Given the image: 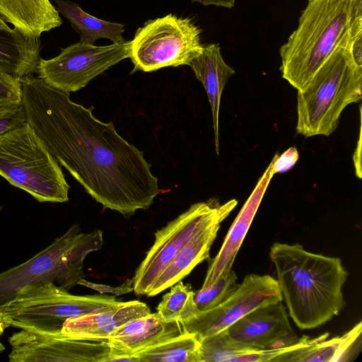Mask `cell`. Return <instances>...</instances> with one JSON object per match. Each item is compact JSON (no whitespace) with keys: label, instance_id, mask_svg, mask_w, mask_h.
<instances>
[{"label":"cell","instance_id":"cell-1","mask_svg":"<svg viewBox=\"0 0 362 362\" xmlns=\"http://www.w3.org/2000/svg\"><path fill=\"white\" fill-rule=\"evenodd\" d=\"M20 79L27 122L57 162L105 209L126 217L147 209L159 193L144 153L72 101L69 94L33 74Z\"/></svg>","mask_w":362,"mask_h":362},{"label":"cell","instance_id":"cell-2","mask_svg":"<svg viewBox=\"0 0 362 362\" xmlns=\"http://www.w3.org/2000/svg\"><path fill=\"white\" fill-rule=\"evenodd\" d=\"M269 257L289 316L300 329L317 327L345 307L348 273L339 257L305 250L299 243H275Z\"/></svg>","mask_w":362,"mask_h":362},{"label":"cell","instance_id":"cell-3","mask_svg":"<svg viewBox=\"0 0 362 362\" xmlns=\"http://www.w3.org/2000/svg\"><path fill=\"white\" fill-rule=\"evenodd\" d=\"M362 37V0H308L279 49L282 78L303 90L339 48Z\"/></svg>","mask_w":362,"mask_h":362},{"label":"cell","instance_id":"cell-4","mask_svg":"<svg viewBox=\"0 0 362 362\" xmlns=\"http://www.w3.org/2000/svg\"><path fill=\"white\" fill-rule=\"evenodd\" d=\"M352 45L337 49L307 86L298 91V134L329 136L337 128L343 110L361 100L362 66L354 59Z\"/></svg>","mask_w":362,"mask_h":362},{"label":"cell","instance_id":"cell-5","mask_svg":"<svg viewBox=\"0 0 362 362\" xmlns=\"http://www.w3.org/2000/svg\"><path fill=\"white\" fill-rule=\"evenodd\" d=\"M0 175L39 202L69 201L60 164L27 122L0 134Z\"/></svg>","mask_w":362,"mask_h":362},{"label":"cell","instance_id":"cell-6","mask_svg":"<svg viewBox=\"0 0 362 362\" xmlns=\"http://www.w3.org/2000/svg\"><path fill=\"white\" fill-rule=\"evenodd\" d=\"M99 229L82 233L75 224L26 262L0 273V306L26 286L49 281L67 291L84 277L83 260L103 245Z\"/></svg>","mask_w":362,"mask_h":362},{"label":"cell","instance_id":"cell-7","mask_svg":"<svg viewBox=\"0 0 362 362\" xmlns=\"http://www.w3.org/2000/svg\"><path fill=\"white\" fill-rule=\"evenodd\" d=\"M115 296L99 294L76 296L49 281L24 287L11 300L0 306V321L38 333L62 335L64 322L118 304Z\"/></svg>","mask_w":362,"mask_h":362},{"label":"cell","instance_id":"cell-8","mask_svg":"<svg viewBox=\"0 0 362 362\" xmlns=\"http://www.w3.org/2000/svg\"><path fill=\"white\" fill-rule=\"evenodd\" d=\"M202 29L191 18L169 13L146 21L131 40L132 72L187 65L202 52Z\"/></svg>","mask_w":362,"mask_h":362},{"label":"cell","instance_id":"cell-9","mask_svg":"<svg viewBox=\"0 0 362 362\" xmlns=\"http://www.w3.org/2000/svg\"><path fill=\"white\" fill-rule=\"evenodd\" d=\"M238 204L211 199L194 203L155 233V240L133 277L134 291L147 296L156 279L181 247L204 226L217 218L225 219Z\"/></svg>","mask_w":362,"mask_h":362},{"label":"cell","instance_id":"cell-10","mask_svg":"<svg viewBox=\"0 0 362 362\" xmlns=\"http://www.w3.org/2000/svg\"><path fill=\"white\" fill-rule=\"evenodd\" d=\"M131 41L96 46L78 42L62 49L57 56L40 59L37 76L47 85L70 94L84 88L111 66L129 58Z\"/></svg>","mask_w":362,"mask_h":362},{"label":"cell","instance_id":"cell-11","mask_svg":"<svg viewBox=\"0 0 362 362\" xmlns=\"http://www.w3.org/2000/svg\"><path fill=\"white\" fill-rule=\"evenodd\" d=\"M279 300L282 297L276 279L250 274L223 302L180 325L182 332L194 333L201 339L226 329L259 306Z\"/></svg>","mask_w":362,"mask_h":362},{"label":"cell","instance_id":"cell-12","mask_svg":"<svg viewBox=\"0 0 362 362\" xmlns=\"http://www.w3.org/2000/svg\"><path fill=\"white\" fill-rule=\"evenodd\" d=\"M10 362H106L107 341L76 339L21 329L8 337Z\"/></svg>","mask_w":362,"mask_h":362},{"label":"cell","instance_id":"cell-13","mask_svg":"<svg viewBox=\"0 0 362 362\" xmlns=\"http://www.w3.org/2000/svg\"><path fill=\"white\" fill-rule=\"evenodd\" d=\"M282 301L254 309L226 332L233 339L257 349H278L296 343L299 338L291 327Z\"/></svg>","mask_w":362,"mask_h":362},{"label":"cell","instance_id":"cell-14","mask_svg":"<svg viewBox=\"0 0 362 362\" xmlns=\"http://www.w3.org/2000/svg\"><path fill=\"white\" fill-rule=\"evenodd\" d=\"M274 160L273 157L232 223L219 252L209 264L202 288L212 284L219 278L228 275L232 270L239 249L274 175Z\"/></svg>","mask_w":362,"mask_h":362},{"label":"cell","instance_id":"cell-15","mask_svg":"<svg viewBox=\"0 0 362 362\" xmlns=\"http://www.w3.org/2000/svg\"><path fill=\"white\" fill-rule=\"evenodd\" d=\"M150 313V308L143 302L120 301L114 306L67 319L62 334L76 339L107 341L128 321Z\"/></svg>","mask_w":362,"mask_h":362},{"label":"cell","instance_id":"cell-16","mask_svg":"<svg viewBox=\"0 0 362 362\" xmlns=\"http://www.w3.org/2000/svg\"><path fill=\"white\" fill-rule=\"evenodd\" d=\"M182 332L180 322H167L156 313L132 319L119 327L107 340L110 349L134 355Z\"/></svg>","mask_w":362,"mask_h":362},{"label":"cell","instance_id":"cell-17","mask_svg":"<svg viewBox=\"0 0 362 362\" xmlns=\"http://www.w3.org/2000/svg\"><path fill=\"white\" fill-rule=\"evenodd\" d=\"M223 221L222 218L214 220L189 239L158 275L146 296H156L171 287L208 259Z\"/></svg>","mask_w":362,"mask_h":362},{"label":"cell","instance_id":"cell-18","mask_svg":"<svg viewBox=\"0 0 362 362\" xmlns=\"http://www.w3.org/2000/svg\"><path fill=\"white\" fill-rule=\"evenodd\" d=\"M189 66L207 93L212 113L215 150L218 155L221 99L224 87L235 70L224 61L219 45L214 43L204 46L202 53Z\"/></svg>","mask_w":362,"mask_h":362},{"label":"cell","instance_id":"cell-19","mask_svg":"<svg viewBox=\"0 0 362 362\" xmlns=\"http://www.w3.org/2000/svg\"><path fill=\"white\" fill-rule=\"evenodd\" d=\"M0 14L6 23L28 37L59 27L62 20L49 0H0Z\"/></svg>","mask_w":362,"mask_h":362},{"label":"cell","instance_id":"cell-20","mask_svg":"<svg viewBox=\"0 0 362 362\" xmlns=\"http://www.w3.org/2000/svg\"><path fill=\"white\" fill-rule=\"evenodd\" d=\"M362 322L345 334L327 339L329 333L320 335L313 343L291 353L286 362H344L354 360L361 348Z\"/></svg>","mask_w":362,"mask_h":362},{"label":"cell","instance_id":"cell-21","mask_svg":"<svg viewBox=\"0 0 362 362\" xmlns=\"http://www.w3.org/2000/svg\"><path fill=\"white\" fill-rule=\"evenodd\" d=\"M40 37H28L17 28L0 30V69L21 78L33 74L40 59Z\"/></svg>","mask_w":362,"mask_h":362},{"label":"cell","instance_id":"cell-22","mask_svg":"<svg viewBox=\"0 0 362 362\" xmlns=\"http://www.w3.org/2000/svg\"><path fill=\"white\" fill-rule=\"evenodd\" d=\"M272 349L248 346L230 337L226 329L200 339L199 362H264Z\"/></svg>","mask_w":362,"mask_h":362},{"label":"cell","instance_id":"cell-23","mask_svg":"<svg viewBox=\"0 0 362 362\" xmlns=\"http://www.w3.org/2000/svg\"><path fill=\"white\" fill-rule=\"evenodd\" d=\"M57 11L70 23L79 34L81 42L94 45L100 38L110 40L112 43L124 42V25L122 23L99 19L84 11L78 4L68 0H54Z\"/></svg>","mask_w":362,"mask_h":362},{"label":"cell","instance_id":"cell-24","mask_svg":"<svg viewBox=\"0 0 362 362\" xmlns=\"http://www.w3.org/2000/svg\"><path fill=\"white\" fill-rule=\"evenodd\" d=\"M199 346L197 334L182 332L134 356L138 362H199Z\"/></svg>","mask_w":362,"mask_h":362},{"label":"cell","instance_id":"cell-25","mask_svg":"<svg viewBox=\"0 0 362 362\" xmlns=\"http://www.w3.org/2000/svg\"><path fill=\"white\" fill-rule=\"evenodd\" d=\"M199 313L194 300V291L181 281L171 286L157 307V314L167 322H185Z\"/></svg>","mask_w":362,"mask_h":362},{"label":"cell","instance_id":"cell-26","mask_svg":"<svg viewBox=\"0 0 362 362\" xmlns=\"http://www.w3.org/2000/svg\"><path fill=\"white\" fill-rule=\"evenodd\" d=\"M238 276L233 270L212 284L194 292V300L199 312L210 310L226 300L237 288Z\"/></svg>","mask_w":362,"mask_h":362},{"label":"cell","instance_id":"cell-27","mask_svg":"<svg viewBox=\"0 0 362 362\" xmlns=\"http://www.w3.org/2000/svg\"><path fill=\"white\" fill-rule=\"evenodd\" d=\"M21 105L20 79L0 69V117L17 110Z\"/></svg>","mask_w":362,"mask_h":362},{"label":"cell","instance_id":"cell-28","mask_svg":"<svg viewBox=\"0 0 362 362\" xmlns=\"http://www.w3.org/2000/svg\"><path fill=\"white\" fill-rule=\"evenodd\" d=\"M77 284L83 285L91 289L97 291L100 294L110 293L115 296L123 295L134 291L133 278L127 279L122 285L113 287L107 284L93 283L81 279Z\"/></svg>","mask_w":362,"mask_h":362},{"label":"cell","instance_id":"cell-29","mask_svg":"<svg viewBox=\"0 0 362 362\" xmlns=\"http://www.w3.org/2000/svg\"><path fill=\"white\" fill-rule=\"evenodd\" d=\"M299 158V153L296 147H291L279 155L274 156V174L284 173L292 168Z\"/></svg>","mask_w":362,"mask_h":362},{"label":"cell","instance_id":"cell-30","mask_svg":"<svg viewBox=\"0 0 362 362\" xmlns=\"http://www.w3.org/2000/svg\"><path fill=\"white\" fill-rule=\"evenodd\" d=\"M24 122L25 117L21 105L17 110L0 117V134Z\"/></svg>","mask_w":362,"mask_h":362},{"label":"cell","instance_id":"cell-31","mask_svg":"<svg viewBox=\"0 0 362 362\" xmlns=\"http://www.w3.org/2000/svg\"><path fill=\"white\" fill-rule=\"evenodd\" d=\"M117 362V361H127V362H138L136 357L134 355L124 354L112 351L110 349L109 355L106 362Z\"/></svg>","mask_w":362,"mask_h":362},{"label":"cell","instance_id":"cell-32","mask_svg":"<svg viewBox=\"0 0 362 362\" xmlns=\"http://www.w3.org/2000/svg\"><path fill=\"white\" fill-rule=\"evenodd\" d=\"M236 0H192V2H198L204 6L213 5L231 8L235 6Z\"/></svg>","mask_w":362,"mask_h":362},{"label":"cell","instance_id":"cell-33","mask_svg":"<svg viewBox=\"0 0 362 362\" xmlns=\"http://www.w3.org/2000/svg\"><path fill=\"white\" fill-rule=\"evenodd\" d=\"M351 52L356 64L362 66V37L358 38L352 45Z\"/></svg>","mask_w":362,"mask_h":362},{"label":"cell","instance_id":"cell-34","mask_svg":"<svg viewBox=\"0 0 362 362\" xmlns=\"http://www.w3.org/2000/svg\"><path fill=\"white\" fill-rule=\"evenodd\" d=\"M11 28L7 25L3 16L0 14V30H10Z\"/></svg>","mask_w":362,"mask_h":362},{"label":"cell","instance_id":"cell-35","mask_svg":"<svg viewBox=\"0 0 362 362\" xmlns=\"http://www.w3.org/2000/svg\"><path fill=\"white\" fill-rule=\"evenodd\" d=\"M4 329H5V327H4L3 324L0 321V337L3 334Z\"/></svg>","mask_w":362,"mask_h":362},{"label":"cell","instance_id":"cell-36","mask_svg":"<svg viewBox=\"0 0 362 362\" xmlns=\"http://www.w3.org/2000/svg\"><path fill=\"white\" fill-rule=\"evenodd\" d=\"M5 350V346L4 344L0 341V353L3 352Z\"/></svg>","mask_w":362,"mask_h":362},{"label":"cell","instance_id":"cell-37","mask_svg":"<svg viewBox=\"0 0 362 362\" xmlns=\"http://www.w3.org/2000/svg\"><path fill=\"white\" fill-rule=\"evenodd\" d=\"M3 209V206H0V211H1Z\"/></svg>","mask_w":362,"mask_h":362}]
</instances>
